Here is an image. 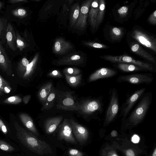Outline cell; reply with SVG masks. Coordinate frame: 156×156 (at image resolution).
<instances>
[{"mask_svg":"<svg viewBox=\"0 0 156 156\" xmlns=\"http://www.w3.org/2000/svg\"><path fill=\"white\" fill-rule=\"evenodd\" d=\"M13 125L17 139L28 149L41 155L52 153L51 147L45 142L37 138L32 133L21 127L17 122H15Z\"/></svg>","mask_w":156,"mask_h":156,"instance_id":"obj_1","label":"cell"},{"mask_svg":"<svg viewBox=\"0 0 156 156\" xmlns=\"http://www.w3.org/2000/svg\"><path fill=\"white\" fill-rule=\"evenodd\" d=\"M152 98L151 92L144 93L142 95L134 109L122 121L124 128H132L144 121L151 105Z\"/></svg>","mask_w":156,"mask_h":156,"instance_id":"obj_2","label":"cell"},{"mask_svg":"<svg viewBox=\"0 0 156 156\" xmlns=\"http://www.w3.org/2000/svg\"><path fill=\"white\" fill-rule=\"evenodd\" d=\"M79 112L89 119H94L100 120V116L103 114L104 108L103 97L90 98L77 102Z\"/></svg>","mask_w":156,"mask_h":156,"instance_id":"obj_3","label":"cell"},{"mask_svg":"<svg viewBox=\"0 0 156 156\" xmlns=\"http://www.w3.org/2000/svg\"><path fill=\"white\" fill-rule=\"evenodd\" d=\"M28 15L27 10L21 4H10L6 6L4 16L8 22L20 25L23 23Z\"/></svg>","mask_w":156,"mask_h":156,"instance_id":"obj_4","label":"cell"},{"mask_svg":"<svg viewBox=\"0 0 156 156\" xmlns=\"http://www.w3.org/2000/svg\"><path fill=\"white\" fill-rule=\"evenodd\" d=\"M110 99L106 110L104 120V126H108L116 119L119 110V97L118 92L115 88L110 89Z\"/></svg>","mask_w":156,"mask_h":156,"instance_id":"obj_5","label":"cell"},{"mask_svg":"<svg viewBox=\"0 0 156 156\" xmlns=\"http://www.w3.org/2000/svg\"><path fill=\"white\" fill-rule=\"evenodd\" d=\"M72 91H57L56 107L57 109L64 110L76 111L79 109Z\"/></svg>","mask_w":156,"mask_h":156,"instance_id":"obj_6","label":"cell"},{"mask_svg":"<svg viewBox=\"0 0 156 156\" xmlns=\"http://www.w3.org/2000/svg\"><path fill=\"white\" fill-rule=\"evenodd\" d=\"M146 90V88L143 87L127 96L125 102L123 103L120 108L119 117L122 118V121L127 117L134 105L139 101Z\"/></svg>","mask_w":156,"mask_h":156,"instance_id":"obj_7","label":"cell"},{"mask_svg":"<svg viewBox=\"0 0 156 156\" xmlns=\"http://www.w3.org/2000/svg\"><path fill=\"white\" fill-rule=\"evenodd\" d=\"M153 80L154 77L152 74L146 73H136L121 75L116 79V81L118 83L127 82L134 85L149 84Z\"/></svg>","mask_w":156,"mask_h":156,"instance_id":"obj_8","label":"cell"},{"mask_svg":"<svg viewBox=\"0 0 156 156\" xmlns=\"http://www.w3.org/2000/svg\"><path fill=\"white\" fill-rule=\"evenodd\" d=\"M101 58L113 62L126 63L132 64L141 67L146 71H153L154 68L151 64L136 60L132 57L126 55L112 56L106 55L100 57Z\"/></svg>","mask_w":156,"mask_h":156,"instance_id":"obj_9","label":"cell"},{"mask_svg":"<svg viewBox=\"0 0 156 156\" xmlns=\"http://www.w3.org/2000/svg\"><path fill=\"white\" fill-rule=\"evenodd\" d=\"M12 59L17 56V47L15 27L8 22L6 35L5 44Z\"/></svg>","mask_w":156,"mask_h":156,"instance_id":"obj_10","label":"cell"},{"mask_svg":"<svg viewBox=\"0 0 156 156\" xmlns=\"http://www.w3.org/2000/svg\"><path fill=\"white\" fill-rule=\"evenodd\" d=\"M132 35V37L140 43L156 52V39L154 37L137 29L134 30Z\"/></svg>","mask_w":156,"mask_h":156,"instance_id":"obj_11","label":"cell"},{"mask_svg":"<svg viewBox=\"0 0 156 156\" xmlns=\"http://www.w3.org/2000/svg\"><path fill=\"white\" fill-rule=\"evenodd\" d=\"M92 1V0H88L83 3L80 7L78 18L73 26L74 28L81 30L85 29L87 24V20L89 9Z\"/></svg>","mask_w":156,"mask_h":156,"instance_id":"obj_12","label":"cell"},{"mask_svg":"<svg viewBox=\"0 0 156 156\" xmlns=\"http://www.w3.org/2000/svg\"><path fill=\"white\" fill-rule=\"evenodd\" d=\"M58 138L60 140H64L67 142L76 144L74 137L72 128L69 122L65 119L60 125L58 132Z\"/></svg>","mask_w":156,"mask_h":156,"instance_id":"obj_13","label":"cell"},{"mask_svg":"<svg viewBox=\"0 0 156 156\" xmlns=\"http://www.w3.org/2000/svg\"><path fill=\"white\" fill-rule=\"evenodd\" d=\"M73 133L77 141L81 144H84L87 141L89 136V132L85 127L78 123L73 119L69 120Z\"/></svg>","mask_w":156,"mask_h":156,"instance_id":"obj_14","label":"cell"},{"mask_svg":"<svg viewBox=\"0 0 156 156\" xmlns=\"http://www.w3.org/2000/svg\"><path fill=\"white\" fill-rule=\"evenodd\" d=\"M117 73V71L114 69L106 67L101 68L92 73L89 76L87 81L90 83L101 79L113 77Z\"/></svg>","mask_w":156,"mask_h":156,"instance_id":"obj_15","label":"cell"},{"mask_svg":"<svg viewBox=\"0 0 156 156\" xmlns=\"http://www.w3.org/2000/svg\"><path fill=\"white\" fill-rule=\"evenodd\" d=\"M12 60L5 44L0 40V68L5 72L10 71Z\"/></svg>","mask_w":156,"mask_h":156,"instance_id":"obj_16","label":"cell"},{"mask_svg":"<svg viewBox=\"0 0 156 156\" xmlns=\"http://www.w3.org/2000/svg\"><path fill=\"white\" fill-rule=\"evenodd\" d=\"M17 47V56L21 55L24 53L29 44L27 41L26 32H21L15 28Z\"/></svg>","mask_w":156,"mask_h":156,"instance_id":"obj_17","label":"cell"},{"mask_svg":"<svg viewBox=\"0 0 156 156\" xmlns=\"http://www.w3.org/2000/svg\"><path fill=\"white\" fill-rule=\"evenodd\" d=\"M73 48L71 43L63 38H59L55 41L53 47V52L57 55H63Z\"/></svg>","mask_w":156,"mask_h":156,"instance_id":"obj_18","label":"cell"},{"mask_svg":"<svg viewBox=\"0 0 156 156\" xmlns=\"http://www.w3.org/2000/svg\"><path fill=\"white\" fill-rule=\"evenodd\" d=\"M62 116L51 117L47 119L44 123V126L46 133L48 134L54 132L62 120Z\"/></svg>","mask_w":156,"mask_h":156,"instance_id":"obj_19","label":"cell"},{"mask_svg":"<svg viewBox=\"0 0 156 156\" xmlns=\"http://www.w3.org/2000/svg\"><path fill=\"white\" fill-rule=\"evenodd\" d=\"M83 57L77 54H73L65 57L58 61L56 62L58 66L63 65H78L83 62Z\"/></svg>","mask_w":156,"mask_h":156,"instance_id":"obj_20","label":"cell"},{"mask_svg":"<svg viewBox=\"0 0 156 156\" xmlns=\"http://www.w3.org/2000/svg\"><path fill=\"white\" fill-rule=\"evenodd\" d=\"M98 0L92 1L89 11V20L93 29L96 27L97 16L99 8Z\"/></svg>","mask_w":156,"mask_h":156,"instance_id":"obj_21","label":"cell"},{"mask_svg":"<svg viewBox=\"0 0 156 156\" xmlns=\"http://www.w3.org/2000/svg\"><path fill=\"white\" fill-rule=\"evenodd\" d=\"M19 117L23 125L28 129L36 136L39 135L38 131L35 127L34 121L26 113H21L19 115Z\"/></svg>","mask_w":156,"mask_h":156,"instance_id":"obj_22","label":"cell"},{"mask_svg":"<svg viewBox=\"0 0 156 156\" xmlns=\"http://www.w3.org/2000/svg\"><path fill=\"white\" fill-rule=\"evenodd\" d=\"M57 95V90L52 86L44 104L42 105L41 110H49L53 107L56 102Z\"/></svg>","mask_w":156,"mask_h":156,"instance_id":"obj_23","label":"cell"},{"mask_svg":"<svg viewBox=\"0 0 156 156\" xmlns=\"http://www.w3.org/2000/svg\"><path fill=\"white\" fill-rule=\"evenodd\" d=\"M52 86V83L49 82L44 85L40 89L37 96L42 105L44 104Z\"/></svg>","mask_w":156,"mask_h":156,"instance_id":"obj_24","label":"cell"},{"mask_svg":"<svg viewBox=\"0 0 156 156\" xmlns=\"http://www.w3.org/2000/svg\"><path fill=\"white\" fill-rule=\"evenodd\" d=\"M131 50L135 53L141 56L144 58L153 63H155L154 58L144 49L138 44H134L131 47Z\"/></svg>","mask_w":156,"mask_h":156,"instance_id":"obj_25","label":"cell"},{"mask_svg":"<svg viewBox=\"0 0 156 156\" xmlns=\"http://www.w3.org/2000/svg\"><path fill=\"white\" fill-rule=\"evenodd\" d=\"M116 67L119 70L125 72L146 70L141 67L130 64L119 63L116 65Z\"/></svg>","mask_w":156,"mask_h":156,"instance_id":"obj_26","label":"cell"},{"mask_svg":"<svg viewBox=\"0 0 156 156\" xmlns=\"http://www.w3.org/2000/svg\"><path fill=\"white\" fill-rule=\"evenodd\" d=\"M80 7L78 3H76L71 7L70 14V27H73L75 24L79 16Z\"/></svg>","mask_w":156,"mask_h":156,"instance_id":"obj_27","label":"cell"},{"mask_svg":"<svg viewBox=\"0 0 156 156\" xmlns=\"http://www.w3.org/2000/svg\"><path fill=\"white\" fill-rule=\"evenodd\" d=\"M8 23L4 16H0V40L4 44L6 42V35Z\"/></svg>","mask_w":156,"mask_h":156,"instance_id":"obj_28","label":"cell"},{"mask_svg":"<svg viewBox=\"0 0 156 156\" xmlns=\"http://www.w3.org/2000/svg\"><path fill=\"white\" fill-rule=\"evenodd\" d=\"M64 74L67 83L72 87H76L81 83L82 77V75L81 74L76 76H69Z\"/></svg>","mask_w":156,"mask_h":156,"instance_id":"obj_29","label":"cell"},{"mask_svg":"<svg viewBox=\"0 0 156 156\" xmlns=\"http://www.w3.org/2000/svg\"><path fill=\"white\" fill-rule=\"evenodd\" d=\"M29 61L24 55L19 60L17 66V71L21 74L24 75L27 67L29 64Z\"/></svg>","mask_w":156,"mask_h":156,"instance_id":"obj_30","label":"cell"},{"mask_svg":"<svg viewBox=\"0 0 156 156\" xmlns=\"http://www.w3.org/2000/svg\"><path fill=\"white\" fill-rule=\"evenodd\" d=\"M39 55L37 53L28 65L25 73L23 76L24 78H27L32 73L36 65L39 58Z\"/></svg>","mask_w":156,"mask_h":156,"instance_id":"obj_31","label":"cell"},{"mask_svg":"<svg viewBox=\"0 0 156 156\" xmlns=\"http://www.w3.org/2000/svg\"><path fill=\"white\" fill-rule=\"evenodd\" d=\"M105 8V3L104 0H99V8L97 16L96 27L101 23L104 17Z\"/></svg>","mask_w":156,"mask_h":156,"instance_id":"obj_32","label":"cell"},{"mask_svg":"<svg viewBox=\"0 0 156 156\" xmlns=\"http://www.w3.org/2000/svg\"><path fill=\"white\" fill-rule=\"evenodd\" d=\"M11 88L9 83L0 75V95L4 93H9Z\"/></svg>","mask_w":156,"mask_h":156,"instance_id":"obj_33","label":"cell"},{"mask_svg":"<svg viewBox=\"0 0 156 156\" xmlns=\"http://www.w3.org/2000/svg\"><path fill=\"white\" fill-rule=\"evenodd\" d=\"M101 155L102 156H118L112 147L107 145L102 150Z\"/></svg>","mask_w":156,"mask_h":156,"instance_id":"obj_34","label":"cell"},{"mask_svg":"<svg viewBox=\"0 0 156 156\" xmlns=\"http://www.w3.org/2000/svg\"><path fill=\"white\" fill-rule=\"evenodd\" d=\"M64 74L69 76H76L80 74V70L78 68L73 67H68L63 70Z\"/></svg>","mask_w":156,"mask_h":156,"instance_id":"obj_35","label":"cell"},{"mask_svg":"<svg viewBox=\"0 0 156 156\" xmlns=\"http://www.w3.org/2000/svg\"><path fill=\"white\" fill-rule=\"evenodd\" d=\"M22 101V99L19 96H14L6 98L3 102L8 104H17L20 103Z\"/></svg>","mask_w":156,"mask_h":156,"instance_id":"obj_36","label":"cell"},{"mask_svg":"<svg viewBox=\"0 0 156 156\" xmlns=\"http://www.w3.org/2000/svg\"><path fill=\"white\" fill-rule=\"evenodd\" d=\"M0 149L7 152H11L14 150V148L5 141L0 140Z\"/></svg>","mask_w":156,"mask_h":156,"instance_id":"obj_37","label":"cell"},{"mask_svg":"<svg viewBox=\"0 0 156 156\" xmlns=\"http://www.w3.org/2000/svg\"><path fill=\"white\" fill-rule=\"evenodd\" d=\"M86 45L97 48H106L107 46L100 43L91 42H86L84 43Z\"/></svg>","mask_w":156,"mask_h":156,"instance_id":"obj_38","label":"cell"},{"mask_svg":"<svg viewBox=\"0 0 156 156\" xmlns=\"http://www.w3.org/2000/svg\"><path fill=\"white\" fill-rule=\"evenodd\" d=\"M68 152L69 156H83L84 154L80 151L73 148L69 149Z\"/></svg>","mask_w":156,"mask_h":156,"instance_id":"obj_39","label":"cell"},{"mask_svg":"<svg viewBox=\"0 0 156 156\" xmlns=\"http://www.w3.org/2000/svg\"><path fill=\"white\" fill-rule=\"evenodd\" d=\"M111 34L113 36L117 37L121 35L122 32L119 28L114 27L111 30Z\"/></svg>","mask_w":156,"mask_h":156,"instance_id":"obj_40","label":"cell"},{"mask_svg":"<svg viewBox=\"0 0 156 156\" xmlns=\"http://www.w3.org/2000/svg\"><path fill=\"white\" fill-rule=\"evenodd\" d=\"M48 76L51 77H61L62 75L60 72L58 70H54L50 72Z\"/></svg>","mask_w":156,"mask_h":156,"instance_id":"obj_41","label":"cell"},{"mask_svg":"<svg viewBox=\"0 0 156 156\" xmlns=\"http://www.w3.org/2000/svg\"><path fill=\"white\" fill-rule=\"evenodd\" d=\"M148 21L152 24H156V10H155L150 16L148 19Z\"/></svg>","mask_w":156,"mask_h":156,"instance_id":"obj_42","label":"cell"},{"mask_svg":"<svg viewBox=\"0 0 156 156\" xmlns=\"http://www.w3.org/2000/svg\"><path fill=\"white\" fill-rule=\"evenodd\" d=\"M128 11V7L126 6H123L118 9V12L120 16H123L127 14Z\"/></svg>","mask_w":156,"mask_h":156,"instance_id":"obj_43","label":"cell"},{"mask_svg":"<svg viewBox=\"0 0 156 156\" xmlns=\"http://www.w3.org/2000/svg\"><path fill=\"white\" fill-rule=\"evenodd\" d=\"M29 1L27 0H9L7 3L10 4H21L27 3Z\"/></svg>","mask_w":156,"mask_h":156,"instance_id":"obj_44","label":"cell"},{"mask_svg":"<svg viewBox=\"0 0 156 156\" xmlns=\"http://www.w3.org/2000/svg\"><path fill=\"white\" fill-rule=\"evenodd\" d=\"M0 129L5 134L7 133V128L2 121L0 119Z\"/></svg>","mask_w":156,"mask_h":156,"instance_id":"obj_45","label":"cell"},{"mask_svg":"<svg viewBox=\"0 0 156 156\" xmlns=\"http://www.w3.org/2000/svg\"><path fill=\"white\" fill-rule=\"evenodd\" d=\"M132 141L134 143H137L139 142L140 140V137L137 135H134L132 137Z\"/></svg>","mask_w":156,"mask_h":156,"instance_id":"obj_46","label":"cell"},{"mask_svg":"<svg viewBox=\"0 0 156 156\" xmlns=\"http://www.w3.org/2000/svg\"><path fill=\"white\" fill-rule=\"evenodd\" d=\"M126 156H135L134 151L131 149H128L126 152Z\"/></svg>","mask_w":156,"mask_h":156,"instance_id":"obj_47","label":"cell"},{"mask_svg":"<svg viewBox=\"0 0 156 156\" xmlns=\"http://www.w3.org/2000/svg\"><path fill=\"white\" fill-rule=\"evenodd\" d=\"M31 97V96L30 95L25 96L23 98V101L24 103L25 104H27L30 100Z\"/></svg>","mask_w":156,"mask_h":156,"instance_id":"obj_48","label":"cell"},{"mask_svg":"<svg viewBox=\"0 0 156 156\" xmlns=\"http://www.w3.org/2000/svg\"><path fill=\"white\" fill-rule=\"evenodd\" d=\"M111 135L112 137H116L118 135L117 132L115 130H113L111 131Z\"/></svg>","mask_w":156,"mask_h":156,"instance_id":"obj_49","label":"cell"},{"mask_svg":"<svg viewBox=\"0 0 156 156\" xmlns=\"http://www.w3.org/2000/svg\"><path fill=\"white\" fill-rule=\"evenodd\" d=\"M5 5V2L4 1H0V12L4 7Z\"/></svg>","mask_w":156,"mask_h":156,"instance_id":"obj_50","label":"cell"},{"mask_svg":"<svg viewBox=\"0 0 156 156\" xmlns=\"http://www.w3.org/2000/svg\"><path fill=\"white\" fill-rule=\"evenodd\" d=\"M151 156H156V148L155 147Z\"/></svg>","mask_w":156,"mask_h":156,"instance_id":"obj_51","label":"cell"}]
</instances>
